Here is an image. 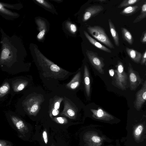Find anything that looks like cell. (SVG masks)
<instances>
[{
  "instance_id": "7402d4cb",
  "label": "cell",
  "mask_w": 146,
  "mask_h": 146,
  "mask_svg": "<svg viewBox=\"0 0 146 146\" xmlns=\"http://www.w3.org/2000/svg\"><path fill=\"white\" fill-rule=\"evenodd\" d=\"M62 97L57 96H54L52 99L51 104H50L49 108H54L56 109L59 110L60 105L62 102L64 100Z\"/></svg>"
},
{
  "instance_id": "7c38bea8",
  "label": "cell",
  "mask_w": 146,
  "mask_h": 146,
  "mask_svg": "<svg viewBox=\"0 0 146 146\" xmlns=\"http://www.w3.org/2000/svg\"><path fill=\"white\" fill-rule=\"evenodd\" d=\"M90 111L92 113V117L96 119L109 121L114 119L113 116L100 108L97 110L91 109Z\"/></svg>"
},
{
  "instance_id": "83f0119b",
  "label": "cell",
  "mask_w": 146,
  "mask_h": 146,
  "mask_svg": "<svg viewBox=\"0 0 146 146\" xmlns=\"http://www.w3.org/2000/svg\"><path fill=\"white\" fill-rule=\"evenodd\" d=\"M52 120L58 124H63L67 123L68 122L67 119L63 117H53Z\"/></svg>"
},
{
  "instance_id": "4316f807",
  "label": "cell",
  "mask_w": 146,
  "mask_h": 146,
  "mask_svg": "<svg viewBox=\"0 0 146 146\" xmlns=\"http://www.w3.org/2000/svg\"><path fill=\"white\" fill-rule=\"evenodd\" d=\"M10 52L8 48H5L3 50L1 55V62L2 61V63L3 62L7 60L9 58Z\"/></svg>"
},
{
  "instance_id": "7a4b0ae2",
  "label": "cell",
  "mask_w": 146,
  "mask_h": 146,
  "mask_svg": "<svg viewBox=\"0 0 146 146\" xmlns=\"http://www.w3.org/2000/svg\"><path fill=\"white\" fill-rule=\"evenodd\" d=\"M41 60L40 65L44 74L48 73V76L55 79H63L69 73L46 58L42 57Z\"/></svg>"
},
{
  "instance_id": "e575fe53",
  "label": "cell",
  "mask_w": 146,
  "mask_h": 146,
  "mask_svg": "<svg viewBox=\"0 0 146 146\" xmlns=\"http://www.w3.org/2000/svg\"><path fill=\"white\" fill-rule=\"evenodd\" d=\"M109 74L111 77L113 76L114 74V71L113 69H111L109 70Z\"/></svg>"
},
{
  "instance_id": "44dd1931",
  "label": "cell",
  "mask_w": 146,
  "mask_h": 146,
  "mask_svg": "<svg viewBox=\"0 0 146 146\" xmlns=\"http://www.w3.org/2000/svg\"><path fill=\"white\" fill-rule=\"evenodd\" d=\"M121 29L123 39L129 44H132L133 42V39L131 33L125 28L122 27Z\"/></svg>"
},
{
  "instance_id": "484cf974",
  "label": "cell",
  "mask_w": 146,
  "mask_h": 146,
  "mask_svg": "<svg viewBox=\"0 0 146 146\" xmlns=\"http://www.w3.org/2000/svg\"><path fill=\"white\" fill-rule=\"evenodd\" d=\"M140 0H124L118 6V8H122L133 5L140 1Z\"/></svg>"
},
{
  "instance_id": "4dcf8cb0",
  "label": "cell",
  "mask_w": 146,
  "mask_h": 146,
  "mask_svg": "<svg viewBox=\"0 0 146 146\" xmlns=\"http://www.w3.org/2000/svg\"><path fill=\"white\" fill-rule=\"evenodd\" d=\"M42 137L45 143L47 144L48 142V138L47 133L46 129L43 131Z\"/></svg>"
},
{
  "instance_id": "ba28073f",
  "label": "cell",
  "mask_w": 146,
  "mask_h": 146,
  "mask_svg": "<svg viewBox=\"0 0 146 146\" xmlns=\"http://www.w3.org/2000/svg\"><path fill=\"white\" fill-rule=\"evenodd\" d=\"M146 101V80L141 88L138 91L136 96L134 107L137 110H139Z\"/></svg>"
},
{
  "instance_id": "cb8c5ba5",
  "label": "cell",
  "mask_w": 146,
  "mask_h": 146,
  "mask_svg": "<svg viewBox=\"0 0 146 146\" xmlns=\"http://www.w3.org/2000/svg\"><path fill=\"white\" fill-rule=\"evenodd\" d=\"M10 86L7 82H5L0 88V97L1 98L7 94L9 91Z\"/></svg>"
},
{
  "instance_id": "52a82bcc",
  "label": "cell",
  "mask_w": 146,
  "mask_h": 146,
  "mask_svg": "<svg viewBox=\"0 0 146 146\" xmlns=\"http://www.w3.org/2000/svg\"><path fill=\"white\" fill-rule=\"evenodd\" d=\"M84 140L88 146H101L104 139L95 132L89 131L85 134Z\"/></svg>"
},
{
  "instance_id": "d6986e66",
  "label": "cell",
  "mask_w": 146,
  "mask_h": 146,
  "mask_svg": "<svg viewBox=\"0 0 146 146\" xmlns=\"http://www.w3.org/2000/svg\"><path fill=\"white\" fill-rule=\"evenodd\" d=\"M110 33L116 46L119 45V40L118 34L115 27L111 20L109 19L108 21Z\"/></svg>"
},
{
  "instance_id": "8d00e7d4",
  "label": "cell",
  "mask_w": 146,
  "mask_h": 146,
  "mask_svg": "<svg viewBox=\"0 0 146 146\" xmlns=\"http://www.w3.org/2000/svg\"><path fill=\"white\" fill-rule=\"evenodd\" d=\"M145 74H146V72Z\"/></svg>"
},
{
  "instance_id": "e0dca14e",
  "label": "cell",
  "mask_w": 146,
  "mask_h": 146,
  "mask_svg": "<svg viewBox=\"0 0 146 146\" xmlns=\"http://www.w3.org/2000/svg\"><path fill=\"white\" fill-rule=\"evenodd\" d=\"M84 80L85 91L87 96L89 97L90 92V80L88 70L86 65L84 66Z\"/></svg>"
},
{
  "instance_id": "5bb4252c",
  "label": "cell",
  "mask_w": 146,
  "mask_h": 146,
  "mask_svg": "<svg viewBox=\"0 0 146 146\" xmlns=\"http://www.w3.org/2000/svg\"><path fill=\"white\" fill-rule=\"evenodd\" d=\"M84 33L85 36L89 42L94 46L107 52L111 53V51L109 48H107L91 37L86 31H84Z\"/></svg>"
},
{
  "instance_id": "9c48e42d",
  "label": "cell",
  "mask_w": 146,
  "mask_h": 146,
  "mask_svg": "<svg viewBox=\"0 0 146 146\" xmlns=\"http://www.w3.org/2000/svg\"><path fill=\"white\" fill-rule=\"evenodd\" d=\"M128 71L131 89L135 90L141 84L142 81L137 72L133 70L131 64L129 63Z\"/></svg>"
},
{
  "instance_id": "9a60e30c",
  "label": "cell",
  "mask_w": 146,
  "mask_h": 146,
  "mask_svg": "<svg viewBox=\"0 0 146 146\" xmlns=\"http://www.w3.org/2000/svg\"><path fill=\"white\" fill-rule=\"evenodd\" d=\"M125 50L128 55L134 62L139 63L141 59V53L132 48L126 47Z\"/></svg>"
},
{
  "instance_id": "6da1fadb",
  "label": "cell",
  "mask_w": 146,
  "mask_h": 146,
  "mask_svg": "<svg viewBox=\"0 0 146 146\" xmlns=\"http://www.w3.org/2000/svg\"><path fill=\"white\" fill-rule=\"evenodd\" d=\"M125 146H146V120L128 121Z\"/></svg>"
},
{
  "instance_id": "3957f363",
  "label": "cell",
  "mask_w": 146,
  "mask_h": 146,
  "mask_svg": "<svg viewBox=\"0 0 146 146\" xmlns=\"http://www.w3.org/2000/svg\"><path fill=\"white\" fill-rule=\"evenodd\" d=\"M87 29L88 33L98 40L110 48H114L113 45L102 27L98 25L89 26Z\"/></svg>"
},
{
  "instance_id": "f546056e",
  "label": "cell",
  "mask_w": 146,
  "mask_h": 146,
  "mask_svg": "<svg viewBox=\"0 0 146 146\" xmlns=\"http://www.w3.org/2000/svg\"><path fill=\"white\" fill-rule=\"evenodd\" d=\"M12 143L9 141L1 139L0 140V146H12Z\"/></svg>"
},
{
  "instance_id": "2e32d148",
  "label": "cell",
  "mask_w": 146,
  "mask_h": 146,
  "mask_svg": "<svg viewBox=\"0 0 146 146\" xmlns=\"http://www.w3.org/2000/svg\"><path fill=\"white\" fill-rule=\"evenodd\" d=\"M81 75L80 72H78L70 82L66 85L67 88L71 90H75L79 85L81 81Z\"/></svg>"
},
{
  "instance_id": "1f68e13d",
  "label": "cell",
  "mask_w": 146,
  "mask_h": 146,
  "mask_svg": "<svg viewBox=\"0 0 146 146\" xmlns=\"http://www.w3.org/2000/svg\"><path fill=\"white\" fill-rule=\"evenodd\" d=\"M45 32L46 31L45 29L42 30L40 31L37 36V38L39 40L42 39L45 34Z\"/></svg>"
},
{
  "instance_id": "ffe728a7",
  "label": "cell",
  "mask_w": 146,
  "mask_h": 146,
  "mask_svg": "<svg viewBox=\"0 0 146 146\" xmlns=\"http://www.w3.org/2000/svg\"><path fill=\"white\" fill-rule=\"evenodd\" d=\"M138 9L139 7L138 6H130L125 8L121 12L120 14L127 16H130L135 13Z\"/></svg>"
},
{
  "instance_id": "836d02e7",
  "label": "cell",
  "mask_w": 146,
  "mask_h": 146,
  "mask_svg": "<svg viewBox=\"0 0 146 146\" xmlns=\"http://www.w3.org/2000/svg\"><path fill=\"white\" fill-rule=\"evenodd\" d=\"M146 62V50L143 53L142 56L141 64H143Z\"/></svg>"
},
{
  "instance_id": "277c9868",
  "label": "cell",
  "mask_w": 146,
  "mask_h": 146,
  "mask_svg": "<svg viewBox=\"0 0 146 146\" xmlns=\"http://www.w3.org/2000/svg\"><path fill=\"white\" fill-rule=\"evenodd\" d=\"M42 102L40 96H32L25 102L24 108L29 115L35 116L39 112Z\"/></svg>"
},
{
  "instance_id": "4fadbf2b",
  "label": "cell",
  "mask_w": 146,
  "mask_h": 146,
  "mask_svg": "<svg viewBox=\"0 0 146 146\" xmlns=\"http://www.w3.org/2000/svg\"><path fill=\"white\" fill-rule=\"evenodd\" d=\"M10 117L13 124L21 134L24 136L28 132V128L23 121L16 116L12 115Z\"/></svg>"
},
{
  "instance_id": "5b68a950",
  "label": "cell",
  "mask_w": 146,
  "mask_h": 146,
  "mask_svg": "<svg viewBox=\"0 0 146 146\" xmlns=\"http://www.w3.org/2000/svg\"><path fill=\"white\" fill-rule=\"evenodd\" d=\"M115 71L116 84L121 89H125L127 84V76L124 71L123 64L120 61L118 62L117 70Z\"/></svg>"
},
{
  "instance_id": "603a6c76",
  "label": "cell",
  "mask_w": 146,
  "mask_h": 146,
  "mask_svg": "<svg viewBox=\"0 0 146 146\" xmlns=\"http://www.w3.org/2000/svg\"><path fill=\"white\" fill-rule=\"evenodd\" d=\"M140 14L135 18L133 23H137L146 18V1L141 7Z\"/></svg>"
},
{
  "instance_id": "f1b7e54d",
  "label": "cell",
  "mask_w": 146,
  "mask_h": 146,
  "mask_svg": "<svg viewBox=\"0 0 146 146\" xmlns=\"http://www.w3.org/2000/svg\"><path fill=\"white\" fill-rule=\"evenodd\" d=\"M59 113V110L54 108H49V113L50 117L52 119L54 116L58 115Z\"/></svg>"
},
{
  "instance_id": "ac0fdd59",
  "label": "cell",
  "mask_w": 146,
  "mask_h": 146,
  "mask_svg": "<svg viewBox=\"0 0 146 146\" xmlns=\"http://www.w3.org/2000/svg\"><path fill=\"white\" fill-rule=\"evenodd\" d=\"M27 81L23 79H17L12 83V87L13 91L18 92L23 90L27 85Z\"/></svg>"
},
{
  "instance_id": "d590c367",
  "label": "cell",
  "mask_w": 146,
  "mask_h": 146,
  "mask_svg": "<svg viewBox=\"0 0 146 146\" xmlns=\"http://www.w3.org/2000/svg\"><path fill=\"white\" fill-rule=\"evenodd\" d=\"M51 146H55L53 143H52L51 145Z\"/></svg>"
},
{
  "instance_id": "d4e9b609",
  "label": "cell",
  "mask_w": 146,
  "mask_h": 146,
  "mask_svg": "<svg viewBox=\"0 0 146 146\" xmlns=\"http://www.w3.org/2000/svg\"><path fill=\"white\" fill-rule=\"evenodd\" d=\"M66 28L71 33L74 34L77 31L76 26L70 21H67L65 23Z\"/></svg>"
},
{
  "instance_id": "8992f818",
  "label": "cell",
  "mask_w": 146,
  "mask_h": 146,
  "mask_svg": "<svg viewBox=\"0 0 146 146\" xmlns=\"http://www.w3.org/2000/svg\"><path fill=\"white\" fill-rule=\"evenodd\" d=\"M86 54L90 62L94 68L101 74H104L103 68L104 64L101 58L96 53L91 51L87 50Z\"/></svg>"
},
{
  "instance_id": "d6a6232c",
  "label": "cell",
  "mask_w": 146,
  "mask_h": 146,
  "mask_svg": "<svg viewBox=\"0 0 146 146\" xmlns=\"http://www.w3.org/2000/svg\"><path fill=\"white\" fill-rule=\"evenodd\" d=\"M140 41L142 43L146 44V31L142 34L140 39Z\"/></svg>"
},
{
  "instance_id": "30bf717a",
  "label": "cell",
  "mask_w": 146,
  "mask_h": 146,
  "mask_svg": "<svg viewBox=\"0 0 146 146\" xmlns=\"http://www.w3.org/2000/svg\"><path fill=\"white\" fill-rule=\"evenodd\" d=\"M64 108L60 115L65 116L72 119H76L77 114L76 109L67 100L66 98L64 99Z\"/></svg>"
},
{
  "instance_id": "8fae6325",
  "label": "cell",
  "mask_w": 146,
  "mask_h": 146,
  "mask_svg": "<svg viewBox=\"0 0 146 146\" xmlns=\"http://www.w3.org/2000/svg\"><path fill=\"white\" fill-rule=\"evenodd\" d=\"M104 9L102 6L100 5L91 6L86 8L83 15L82 20L85 22L91 18L97 15Z\"/></svg>"
}]
</instances>
